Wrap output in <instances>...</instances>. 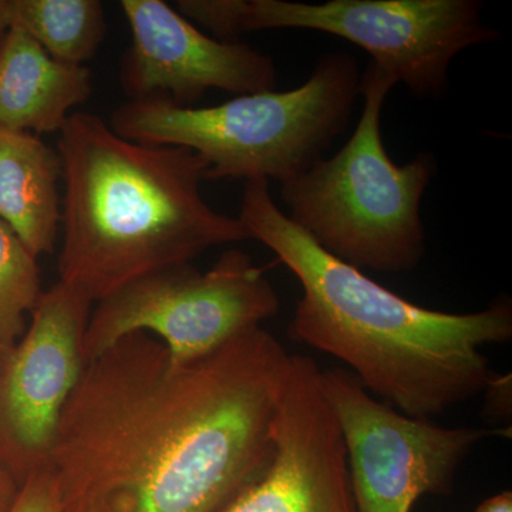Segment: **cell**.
Instances as JSON below:
<instances>
[{
	"mask_svg": "<svg viewBox=\"0 0 512 512\" xmlns=\"http://www.w3.org/2000/svg\"><path fill=\"white\" fill-rule=\"evenodd\" d=\"M360 74L348 53L319 60L289 92L241 94L220 106L127 101L109 126L147 146L184 147L208 165V180H291L320 160L348 126Z\"/></svg>",
	"mask_w": 512,
	"mask_h": 512,
	"instance_id": "277c9868",
	"label": "cell"
},
{
	"mask_svg": "<svg viewBox=\"0 0 512 512\" xmlns=\"http://www.w3.org/2000/svg\"><path fill=\"white\" fill-rule=\"evenodd\" d=\"M288 352L265 329L175 363L124 336L84 366L49 468L59 512H218L271 460Z\"/></svg>",
	"mask_w": 512,
	"mask_h": 512,
	"instance_id": "6da1fadb",
	"label": "cell"
},
{
	"mask_svg": "<svg viewBox=\"0 0 512 512\" xmlns=\"http://www.w3.org/2000/svg\"><path fill=\"white\" fill-rule=\"evenodd\" d=\"M396 84L377 64H367L359 86L362 116L348 144L281 184L286 217L360 271H412L426 252L420 205L437 165L427 153L403 165L390 160L382 111Z\"/></svg>",
	"mask_w": 512,
	"mask_h": 512,
	"instance_id": "5b68a950",
	"label": "cell"
},
{
	"mask_svg": "<svg viewBox=\"0 0 512 512\" xmlns=\"http://www.w3.org/2000/svg\"><path fill=\"white\" fill-rule=\"evenodd\" d=\"M133 42L120 63L128 101H163L191 107L208 90L237 94L271 92V56L239 40L205 35L164 0L120 3Z\"/></svg>",
	"mask_w": 512,
	"mask_h": 512,
	"instance_id": "30bf717a",
	"label": "cell"
},
{
	"mask_svg": "<svg viewBox=\"0 0 512 512\" xmlns=\"http://www.w3.org/2000/svg\"><path fill=\"white\" fill-rule=\"evenodd\" d=\"M338 423L356 512H412L423 495H448L458 468L494 431L441 427L380 402L350 370H320Z\"/></svg>",
	"mask_w": 512,
	"mask_h": 512,
	"instance_id": "ba28073f",
	"label": "cell"
},
{
	"mask_svg": "<svg viewBox=\"0 0 512 512\" xmlns=\"http://www.w3.org/2000/svg\"><path fill=\"white\" fill-rule=\"evenodd\" d=\"M279 306L264 269L239 249L225 251L204 274L192 264L168 266L94 303L84 363L137 332L160 340L175 363L192 362L261 328Z\"/></svg>",
	"mask_w": 512,
	"mask_h": 512,
	"instance_id": "52a82bcc",
	"label": "cell"
},
{
	"mask_svg": "<svg viewBox=\"0 0 512 512\" xmlns=\"http://www.w3.org/2000/svg\"><path fill=\"white\" fill-rule=\"evenodd\" d=\"M93 92L92 73L53 59L25 30L0 37V127L60 133L74 107Z\"/></svg>",
	"mask_w": 512,
	"mask_h": 512,
	"instance_id": "7c38bea8",
	"label": "cell"
},
{
	"mask_svg": "<svg viewBox=\"0 0 512 512\" xmlns=\"http://www.w3.org/2000/svg\"><path fill=\"white\" fill-rule=\"evenodd\" d=\"M10 348H12V346H5L3 343H0V369H2L3 362H5Z\"/></svg>",
	"mask_w": 512,
	"mask_h": 512,
	"instance_id": "ffe728a7",
	"label": "cell"
},
{
	"mask_svg": "<svg viewBox=\"0 0 512 512\" xmlns=\"http://www.w3.org/2000/svg\"><path fill=\"white\" fill-rule=\"evenodd\" d=\"M93 305L57 282L40 296L0 369V463L20 485L49 466L64 406L86 366L83 340Z\"/></svg>",
	"mask_w": 512,
	"mask_h": 512,
	"instance_id": "9c48e42d",
	"label": "cell"
},
{
	"mask_svg": "<svg viewBox=\"0 0 512 512\" xmlns=\"http://www.w3.org/2000/svg\"><path fill=\"white\" fill-rule=\"evenodd\" d=\"M476 512H512V493L503 491L478 505Z\"/></svg>",
	"mask_w": 512,
	"mask_h": 512,
	"instance_id": "ac0fdd59",
	"label": "cell"
},
{
	"mask_svg": "<svg viewBox=\"0 0 512 512\" xmlns=\"http://www.w3.org/2000/svg\"><path fill=\"white\" fill-rule=\"evenodd\" d=\"M9 512H59L55 478L49 468L36 471L23 481Z\"/></svg>",
	"mask_w": 512,
	"mask_h": 512,
	"instance_id": "2e32d148",
	"label": "cell"
},
{
	"mask_svg": "<svg viewBox=\"0 0 512 512\" xmlns=\"http://www.w3.org/2000/svg\"><path fill=\"white\" fill-rule=\"evenodd\" d=\"M9 29L8 0H0V37Z\"/></svg>",
	"mask_w": 512,
	"mask_h": 512,
	"instance_id": "d6986e66",
	"label": "cell"
},
{
	"mask_svg": "<svg viewBox=\"0 0 512 512\" xmlns=\"http://www.w3.org/2000/svg\"><path fill=\"white\" fill-rule=\"evenodd\" d=\"M59 134L60 281L93 303L210 248L251 239L238 218L202 197L208 165L194 151L126 140L84 111L72 113Z\"/></svg>",
	"mask_w": 512,
	"mask_h": 512,
	"instance_id": "3957f363",
	"label": "cell"
},
{
	"mask_svg": "<svg viewBox=\"0 0 512 512\" xmlns=\"http://www.w3.org/2000/svg\"><path fill=\"white\" fill-rule=\"evenodd\" d=\"M218 512H356L345 444L311 357H289L268 466Z\"/></svg>",
	"mask_w": 512,
	"mask_h": 512,
	"instance_id": "8fae6325",
	"label": "cell"
},
{
	"mask_svg": "<svg viewBox=\"0 0 512 512\" xmlns=\"http://www.w3.org/2000/svg\"><path fill=\"white\" fill-rule=\"evenodd\" d=\"M20 484L8 468L0 463V512H9L18 497Z\"/></svg>",
	"mask_w": 512,
	"mask_h": 512,
	"instance_id": "e0dca14e",
	"label": "cell"
},
{
	"mask_svg": "<svg viewBox=\"0 0 512 512\" xmlns=\"http://www.w3.org/2000/svg\"><path fill=\"white\" fill-rule=\"evenodd\" d=\"M175 9L218 40L268 29H309L343 37L423 99L446 94L451 62L468 47L497 42L477 0H178Z\"/></svg>",
	"mask_w": 512,
	"mask_h": 512,
	"instance_id": "8992f818",
	"label": "cell"
},
{
	"mask_svg": "<svg viewBox=\"0 0 512 512\" xmlns=\"http://www.w3.org/2000/svg\"><path fill=\"white\" fill-rule=\"evenodd\" d=\"M62 174L59 153L37 134L0 127V220L36 258L55 251Z\"/></svg>",
	"mask_w": 512,
	"mask_h": 512,
	"instance_id": "4fadbf2b",
	"label": "cell"
},
{
	"mask_svg": "<svg viewBox=\"0 0 512 512\" xmlns=\"http://www.w3.org/2000/svg\"><path fill=\"white\" fill-rule=\"evenodd\" d=\"M238 220L298 279L289 338L338 357L375 397L429 419L485 392L497 373L481 348L512 339V303L431 311L328 254L276 207L269 181H245Z\"/></svg>",
	"mask_w": 512,
	"mask_h": 512,
	"instance_id": "7a4b0ae2",
	"label": "cell"
},
{
	"mask_svg": "<svg viewBox=\"0 0 512 512\" xmlns=\"http://www.w3.org/2000/svg\"><path fill=\"white\" fill-rule=\"evenodd\" d=\"M36 256L0 220V343L13 346L25 333V315L42 296Z\"/></svg>",
	"mask_w": 512,
	"mask_h": 512,
	"instance_id": "9a60e30c",
	"label": "cell"
},
{
	"mask_svg": "<svg viewBox=\"0 0 512 512\" xmlns=\"http://www.w3.org/2000/svg\"><path fill=\"white\" fill-rule=\"evenodd\" d=\"M9 26L25 30L53 59L84 66L107 25L99 0H8Z\"/></svg>",
	"mask_w": 512,
	"mask_h": 512,
	"instance_id": "5bb4252c",
	"label": "cell"
}]
</instances>
